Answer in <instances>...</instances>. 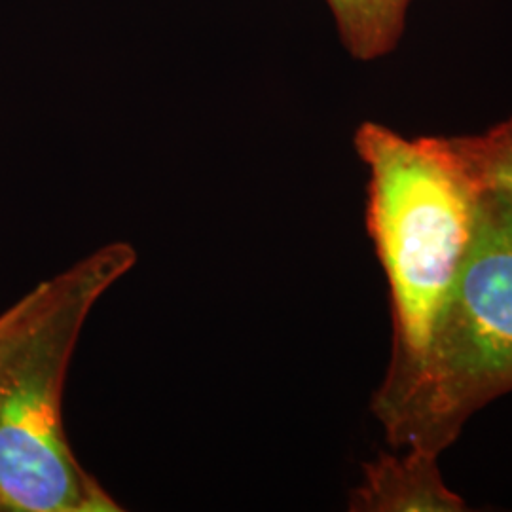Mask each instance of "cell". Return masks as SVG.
Here are the masks:
<instances>
[{
  "label": "cell",
  "instance_id": "obj_7",
  "mask_svg": "<svg viewBox=\"0 0 512 512\" xmlns=\"http://www.w3.org/2000/svg\"><path fill=\"white\" fill-rule=\"evenodd\" d=\"M0 321H2V315H0Z\"/></svg>",
  "mask_w": 512,
  "mask_h": 512
},
{
  "label": "cell",
  "instance_id": "obj_6",
  "mask_svg": "<svg viewBox=\"0 0 512 512\" xmlns=\"http://www.w3.org/2000/svg\"><path fill=\"white\" fill-rule=\"evenodd\" d=\"M450 143L482 192L512 198V116L482 135L450 137Z\"/></svg>",
  "mask_w": 512,
  "mask_h": 512
},
{
  "label": "cell",
  "instance_id": "obj_4",
  "mask_svg": "<svg viewBox=\"0 0 512 512\" xmlns=\"http://www.w3.org/2000/svg\"><path fill=\"white\" fill-rule=\"evenodd\" d=\"M365 463V480L349 497L353 512H463L467 503L442 480L439 456L406 448Z\"/></svg>",
  "mask_w": 512,
  "mask_h": 512
},
{
  "label": "cell",
  "instance_id": "obj_2",
  "mask_svg": "<svg viewBox=\"0 0 512 512\" xmlns=\"http://www.w3.org/2000/svg\"><path fill=\"white\" fill-rule=\"evenodd\" d=\"M355 148L368 167L366 228L391 298V359L380 391L416 368L475 232L482 188L450 137L406 139L365 122Z\"/></svg>",
  "mask_w": 512,
  "mask_h": 512
},
{
  "label": "cell",
  "instance_id": "obj_5",
  "mask_svg": "<svg viewBox=\"0 0 512 512\" xmlns=\"http://www.w3.org/2000/svg\"><path fill=\"white\" fill-rule=\"evenodd\" d=\"M349 52L368 61L401 37L410 0H327Z\"/></svg>",
  "mask_w": 512,
  "mask_h": 512
},
{
  "label": "cell",
  "instance_id": "obj_3",
  "mask_svg": "<svg viewBox=\"0 0 512 512\" xmlns=\"http://www.w3.org/2000/svg\"><path fill=\"white\" fill-rule=\"evenodd\" d=\"M512 391V198L484 190L475 232L431 342L401 384L372 397L393 448L440 456L480 408Z\"/></svg>",
  "mask_w": 512,
  "mask_h": 512
},
{
  "label": "cell",
  "instance_id": "obj_1",
  "mask_svg": "<svg viewBox=\"0 0 512 512\" xmlns=\"http://www.w3.org/2000/svg\"><path fill=\"white\" fill-rule=\"evenodd\" d=\"M135 262L107 243L0 313V511H120L71 450L63 391L93 306Z\"/></svg>",
  "mask_w": 512,
  "mask_h": 512
}]
</instances>
